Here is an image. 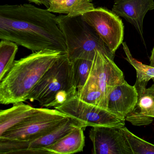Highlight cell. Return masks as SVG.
I'll use <instances>...</instances> for the list:
<instances>
[{
    "label": "cell",
    "instance_id": "cell-1",
    "mask_svg": "<svg viewBox=\"0 0 154 154\" xmlns=\"http://www.w3.org/2000/svg\"><path fill=\"white\" fill-rule=\"evenodd\" d=\"M57 17L30 4L0 6V38L33 52L54 50L67 54Z\"/></svg>",
    "mask_w": 154,
    "mask_h": 154
},
{
    "label": "cell",
    "instance_id": "cell-2",
    "mask_svg": "<svg viewBox=\"0 0 154 154\" xmlns=\"http://www.w3.org/2000/svg\"><path fill=\"white\" fill-rule=\"evenodd\" d=\"M62 53L44 50L15 61L0 83V103L14 104L28 100L29 95Z\"/></svg>",
    "mask_w": 154,
    "mask_h": 154
},
{
    "label": "cell",
    "instance_id": "cell-3",
    "mask_svg": "<svg viewBox=\"0 0 154 154\" xmlns=\"http://www.w3.org/2000/svg\"><path fill=\"white\" fill-rule=\"evenodd\" d=\"M57 20L64 37L67 56L71 62L78 59L93 61L97 51L114 60L115 54L111 52L94 29L83 19L82 15H60Z\"/></svg>",
    "mask_w": 154,
    "mask_h": 154
},
{
    "label": "cell",
    "instance_id": "cell-4",
    "mask_svg": "<svg viewBox=\"0 0 154 154\" xmlns=\"http://www.w3.org/2000/svg\"><path fill=\"white\" fill-rule=\"evenodd\" d=\"M63 91L77 95L73 63L67 54H62L46 71L29 95L28 100L37 101L41 106L49 108L57 94Z\"/></svg>",
    "mask_w": 154,
    "mask_h": 154
},
{
    "label": "cell",
    "instance_id": "cell-5",
    "mask_svg": "<svg viewBox=\"0 0 154 154\" xmlns=\"http://www.w3.org/2000/svg\"><path fill=\"white\" fill-rule=\"evenodd\" d=\"M70 118L56 109L40 108L36 113L6 131L0 137L30 141L56 128Z\"/></svg>",
    "mask_w": 154,
    "mask_h": 154
},
{
    "label": "cell",
    "instance_id": "cell-6",
    "mask_svg": "<svg viewBox=\"0 0 154 154\" xmlns=\"http://www.w3.org/2000/svg\"><path fill=\"white\" fill-rule=\"evenodd\" d=\"M55 109L78 120L84 129L87 127H125V120L115 116L106 109L85 102L77 95Z\"/></svg>",
    "mask_w": 154,
    "mask_h": 154
},
{
    "label": "cell",
    "instance_id": "cell-7",
    "mask_svg": "<svg viewBox=\"0 0 154 154\" xmlns=\"http://www.w3.org/2000/svg\"><path fill=\"white\" fill-rule=\"evenodd\" d=\"M82 17L115 54L124 37V26L119 16L107 9L98 8L85 12Z\"/></svg>",
    "mask_w": 154,
    "mask_h": 154
},
{
    "label": "cell",
    "instance_id": "cell-8",
    "mask_svg": "<svg viewBox=\"0 0 154 154\" xmlns=\"http://www.w3.org/2000/svg\"><path fill=\"white\" fill-rule=\"evenodd\" d=\"M93 154H133L121 128L92 127L89 132Z\"/></svg>",
    "mask_w": 154,
    "mask_h": 154
},
{
    "label": "cell",
    "instance_id": "cell-9",
    "mask_svg": "<svg viewBox=\"0 0 154 154\" xmlns=\"http://www.w3.org/2000/svg\"><path fill=\"white\" fill-rule=\"evenodd\" d=\"M90 74L95 79L103 94L107 108L109 94L115 86L124 82V74L114 60L99 51L96 52Z\"/></svg>",
    "mask_w": 154,
    "mask_h": 154
},
{
    "label": "cell",
    "instance_id": "cell-10",
    "mask_svg": "<svg viewBox=\"0 0 154 154\" xmlns=\"http://www.w3.org/2000/svg\"><path fill=\"white\" fill-rule=\"evenodd\" d=\"M138 100V95L134 85H130L125 81L111 91L106 109L115 116L125 120L127 115L136 107Z\"/></svg>",
    "mask_w": 154,
    "mask_h": 154
},
{
    "label": "cell",
    "instance_id": "cell-11",
    "mask_svg": "<svg viewBox=\"0 0 154 154\" xmlns=\"http://www.w3.org/2000/svg\"><path fill=\"white\" fill-rule=\"evenodd\" d=\"M154 9V0H114L112 11L133 25L142 38L144 17Z\"/></svg>",
    "mask_w": 154,
    "mask_h": 154
},
{
    "label": "cell",
    "instance_id": "cell-12",
    "mask_svg": "<svg viewBox=\"0 0 154 154\" xmlns=\"http://www.w3.org/2000/svg\"><path fill=\"white\" fill-rule=\"evenodd\" d=\"M40 108L25 104L23 102L14 103L11 108L0 111V136L20 124L35 114Z\"/></svg>",
    "mask_w": 154,
    "mask_h": 154
},
{
    "label": "cell",
    "instance_id": "cell-13",
    "mask_svg": "<svg viewBox=\"0 0 154 154\" xmlns=\"http://www.w3.org/2000/svg\"><path fill=\"white\" fill-rule=\"evenodd\" d=\"M83 128L77 127L45 148L50 154H70L82 152L85 143Z\"/></svg>",
    "mask_w": 154,
    "mask_h": 154
},
{
    "label": "cell",
    "instance_id": "cell-14",
    "mask_svg": "<svg viewBox=\"0 0 154 154\" xmlns=\"http://www.w3.org/2000/svg\"><path fill=\"white\" fill-rule=\"evenodd\" d=\"M154 108V84L146 88L143 94L138 97L137 103L133 111L125 120L134 126L148 125L153 120L146 117L147 114Z\"/></svg>",
    "mask_w": 154,
    "mask_h": 154
},
{
    "label": "cell",
    "instance_id": "cell-15",
    "mask_svg": "<svg viewBox=\"0 0 154 154\" xmlns=\"http://www.w3.org/2000/svg\"><path fill=\"white\" fill-rule=\"evenodd\" d=\"M78 127L83 128L78 120L70 117L67 121L42 137L30 141L26 140L28 149H38L48 146Z\"/></svg>",
    "mask_w": 154,
    "mask_h": 154
},
{
    "label": "cell",
    "instance_id": "cell-16",
    "mask_svg": "<svg viewBox=\"0 0 154 154\" xmlns=\"http://www.w3.org/2000/svg\"><path fill=\"white\" fill-rule=\"evenodd\" d=\"M122 44L126 55L125 59L134 67L137 72V80L134 86L139 97L146 91L149 80L152 79L154 82V67L144 64L133 58L126 43H122Z\"/></svg>",
    "mask_w": 154,
    "mask_h": 154
},
{
    "label": "cell",
    "instance_id": "cell-17",
    "mask_svg": "<svg viewBox=\"0 0 154 154\" xmlns=\"http://www.w3.org/2000/svg\"><path fill=\"white\" fill-rule=\"evenodd\" d=\"M94 8L88 0H49L47 9L51 12L73 16L82 15Z\"/></svg>",
    "mask_w": 154,
    "mask_h": 154
},
{
    "label": "cell",
    "instance_id": "cell-18",
    "mask_svg": "<svg viewBox=\"0 0 154 154\" xmlns=\"http://www.w3.org/2000/svg\"><path fill=\"white\" fill-rule=\"evenodd\" d=\"M77 96L85 102L106 109L103 94L90 73L83 87L77 92Z\"/></svg>",
    "mask_w": 154,
    "mask_h": 154
},
{
    "label": "cell",
    "instance_id": "cell-19",
    "mask_svg": "<svg viewBox=\"0 0 154 154\" xmlns=\"http://www.w3.org/2000/svg\"><path fill=\"white\" fill-rule=\"evenodd\" d=\"M18 49V47L16 43L1 40L0 43V81L3 79L15 62Z\"/></svg>",
    "mask_w": 154,
    "mask_h": 154
},
{
    "label": "cell",
    "instance_id": "cell-20",
    "mask_svg": "<svg viewBox=\"0 0 154 154\" xmlns=\"http://www.w3.org/2000/svg\"><path fill=\"white\" fill-rule=\"evenodd\" d=\"M133 154H154V145L130 131L126 127L121 128Z\"/></svg>",
    "mask_w": 154,
    "mask_h": 154
},
{
    "label": "cell",
    "instance_id": "cell-21",
    "mask_svg": "<svg viewBox=\"0 0 154 154\" xmlns=\"http://www.w3.org/2000/svg\"><path fill=\"white\" fill-rule=\"evenodd\" d=\"M72 63L74 82L78 92L83 87L89 77L93 61L78 59Z\"/></svg>",
    "mask_w": 154,
    "mask_h": 154
},
{
    "label": "cell",
    "instance_id": "cell-22",
    "mask_svg": "<svg viewBox=\"0 0 154 154\" xmlns=\"http://www.w3.org/2000/svg\"><path fill=\"white\" fill-rule=\"evenodd\" d=\"M30 2L38 5H44L48 8L49 7V0H29Z\"/></svg>",
    "mask_w": 154,
    "mask_h": 154
},
{
    "label": "cell",
    "instance_id": "cell-23",
    "mask_svg": "<svg viewBox=\"0 0 154 154\" xmlns=\"http://www.w3.org/2000/svg\"><path fill=\"white\" fill-rule=\"evenodd\" d=\"M149 66L154 67V46L151 51V54L149 57Z\"/></svg>",
    "mask_w": 154,
    "mask_h": 154
},
{
    "label": "cell",
    "instance_id": "cell-24",
    "mask_svg": "<svg viewBox=\"0 0 154 154\" xmlns=\"http://www.w3.org/2000/svg\"><path fill=\"white\" fill-rule=\"evenodd\" d=\"M146 117L151 119H154V108H153L150 111L148 112L146 115Z\"/></svg>",
    "mask_w": 154,
    "mask_h": 154
},
{
    "label": "cell",
    "instance_id": "cell-25",
    "mask_svg": "<svg viewBox=\"0 0 154 154\" xmlns=\"http://www.w3.org/2000/svg\"><path fill=\"white\" fill-rule=\"evenodd\" d=\"M88 1H89V2H92L93 1V0H88Z\"/></svg>",
    "mask_w": 154,
    "mask_h": 154
}]
</instances>
